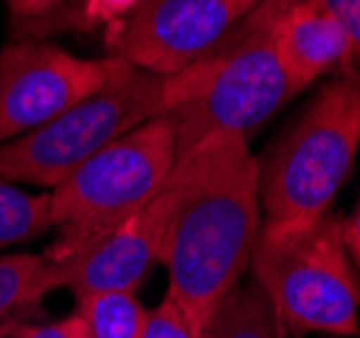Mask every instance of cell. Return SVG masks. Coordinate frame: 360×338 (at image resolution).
Masks as SVG:
<instances>
[{
  "mask_svg": "<svg viewBox=\"0 0 360 338\" xmlns=\"http://www.w3.org/2000/svg\"><path fill=\"white\" fill-rule=\"evenodd\" d=\"M168 181L174 206L160 252L165 295L203 327L244 279L263 228L257 157L247 138L214 133L181 152Z\"/></svg>",
  "mask_w": 360,
  "mask_h": 338,
  "instance_id": "6da1fadb",
  "label": "cell"
},
{
  "mask_svg": "<svg viewBox=\"0 0 360 338\" xmlns=\"http://www.w3.org/2000/svg\"><path fill=\"white\" fill-rule=\"evenodd\" d=\"M290 98L271 36V0H263L206 57L165 76L162 114L176 125L181 155L214 133L250 141Z\"/></svg>",
  "mask_w": 360,
  "mask_h": 338,
  "instance_id": "7a4b0ae2",
  "label": "cell"
},
{
  "mask_svg": "<svg viewBox=\"0 0 360 338\" xmlns=\"http://www.w3.org/2000/svg\"><path fill=\"white\" fill-rule=\"evenodd\" d=\"M358 149L360 68H347L257 160L263 222L298 225L330 214Z\"/></svg>",
  "mask_w": 360,
  "mask_h": 338,
  "instance_id": "3957f363",
  "label": "cell"
},
{
  "mask_svg": "<svg viewBox=\"0 0 360 338\" xmlns=\"http://www.w3.org/2000/svg\"><path fill=\"white\" fill-rule=\"evenodd\" d=\"M250 268L285 333L336 338L360 333V282L336 214L298 225L263 222Z\"/></svg>",
  "mask_w": 360,
  "mask_h": 338,
  "instance_id": "277c9868",
  "label": "cell"
},
{
  "mask_svg": "<svg viewBox=\"0 0 360 338\" xmlns=\"http://www.w3.org/2000/svg\"><path fill=\"white\" fill-rule=\"evenodd\" d=\"M176 157V125L160 114L82 162L49 190V222L57 230L49 254L63 257L141 212L162 193Z\"/></svg>",
  "mask_w": 360,
  "mask_h": 338,
  "instance_id": "5b68a950",
  "label": "cell"
},
{
  "mask_svg": "<svg viewBox=\"0 0 360 338\" xmlns=\"http://www.w3.org/2000/svg\"><path fill=\"white\" fill-rule=\"evenodd\" d=\"M165 76L117 60L106 84L52 122L0 146V176L54 190L103 146L162 114Z\"/></svg>",
  "mask_w": 360,
  "mask_h": 338,
  "instance_id": "8992f818",
  "label": "cell"
},
{
  "mask_svg": "<svg viewBox=\"0 0 360 338\" xmlns=\"http://www.w3.org/2000/svg\"><path fill=\"white\" fill-rule=\"evenodd\" d=\"M263 0H141L106 30L108 57L158 76L190 68Z\"/></svg>",
  "mask_w": 360,
  "mask_h": 338,
  "instance_id": "52a82bcc",
  "label": "cell"
},
{
  "mask_svg": "<svg viewBox=\"0 0 360 338\" xmlns=\"http://www.w3.org/2000/svg\"><path fill=\"white\" fill-rule=\"evenodd\" d=\"M117 57L84 60L49 41L17 38L0 49V146L33 133L106 84Z\"/></svg>",
  "mask_w": 360,
  "mask_h": 338,
  "instance_id": "ba28073f",
  "label": "cell"
},
{
  "mask_svg": "<svg viewBox=\"0 0 360 338\" xmlns=\"http://www.w3.org/2000/svg\"><path fill=\"white\" fill-rule=\"evenodd\" d=\"M171 206L174 187L165 181L160 195L141 212L130 214L90 244L54 257L60 266V290L73 292V298L95 292H136L149 271L160 263Z\"/></svg>",
  "mask_w": 360,
  "mask_h": 338,
  "instance_id": "9c48e42d",
  "label": "cell"
},
{
  "mask_svg": "<svg viewBox=\"0 0 360 338\" xmlns=\"http://www.w3.org/2000/svg\"><path fill=\"white\" fill-rule=\"evenodd\" d=\"M271 36L292 95L323 76L355 68L342 25L311 0H271Z\"/></svg>",
  "mask_w": 360,
  "mask_h": 338,
  "instance_id": "30bf717a",
  "label": "cell"
},
{
  "mask_svg": "<svg viewBox=\"0 0 360 338\" xmlns=\"http://www.w3.org/2000/svg\"><path fill=\"white\" fill-rule=\"evenodd\" d=\"M54 290H60V266L52 254H0V338L33 322Z\"/></svg>",
  "mask_w": 360,
  "mask_h": 338,
  "instance_id": "8fae6325",
  "label": "cell"
},
{
  "mask_svg": "<svg viewBox=\"0 0 360 338\" xmlns=\"http://www.w3.org/2000/svg\"><path fill=\"white\" fill-rule=\"evenodd\" d=\"M285 327L276 317V308L266 290L250 279L222 298L214 314L203 325V338H282Z\"/></svg>",
  "mask_w": 360,
  "mask_h": 338,
  "instance_id": "7c38bea8",
  "label": "cell"
},
{
  "mask_svg": "<svg viewBox=\"0 0 360 338\" xmlns=\"http://www.w3.org/2000/svg\"><path fill=\"white\" fill-rule=\"evenodd\" d=\"M73 314L84 338H139L146 308L136 292H95L76 298Z\"/></svg>",
  "mask_w": 360,
  "mask_h": 338,
  "instance_id": "4fadbf2b",
  "label": "cell"
},
{
  "mask_svg": "<svg viewBox=\"0 0 360 338\" xmlns=\"http://www.w3.org/2000/svg\"><path fill=\"white\" fill-rule=\"evenodd\" d=\"M52 230L49 193H30L0 176V254Z\"/></svg>",
  "mask_w": 360,
  "mask_h": 338,
  "instance_id": "5bb4252c",
  "label": "cell"
},
{
  "mask_svg": "<svg viewBox=\"0 0 360 338\" xmlns=\"http://www.w3.org/2000/svg\"><path fill=\"white\" fill-rule=\"evenodd\" d=\"M141 0H73L63 11L52 14L49 19L33 25L22 38L44 41L60 30H95V27H114L139 6Z\"/></svg>",
  "mask_w": 360,
  "mask_h": 338,
  "instance_id": "9a60e30c",
  "label": "cell"
},
{
  "mask_svg": "<svg viewBox=\"0 0 360 338\" xmlns=\"http://www.w3.org/2000/svg\"><path fill=\"white\" fill-rule=\"evenodd\" d=\"M139 338H203V327L174 298L162 295L158 306L146 308Z\"/></svg>",
  "mask_w": 360,
  "mask_h": 338,
  "instance_id": "2e32d148",
  "label": "cell"
},
{
  "mask_svg": "<svg viewBox=\"0 0 360 338\" xmlns=\"http://www.w3.org/2000/svg\"><path fill=\"white\" fill-rule=\"evenodd\" d=\"M68 3H73V0H6L8 17H11V25H14L17 38L25 36L33 25L49 19L52 14H57V11H63Z\"/></svg>",
  "mask_w": 360,
  "mask_h": 338,
  "instance_id": "e0dca14e",
  "label": "cell"
},
{
  "mask_svg": "<svg viewBox=\"0 0 360 338\" xmlns=\"http://www.w3.org/2000/svg\"><path fill=\"white\" fill-rule=\"evenodd\" d=\"M328 17H333L352 44V65L360 68V0H311Z\"/></svg>",
  "mask_w": 360,
  "mask_h": 338,
  "instance_id": "ac0fdd59",
  "label": "cell"
},
{
  "mask_svg": "<svg viewBox=\"0 0 360 338\" xmlns=\"http://www.w3.org/2000/svg\"><path fill=\"white\" fill-rule=\"evenodd\" d=\"M11 338H84L76 314H68L63 320L49 322H25L22 327L14 330Z\"/></svg>",
  "mask_w": 360,
  "mask_h": 338,
  "instance_id": "d6986e66",
  "label": "cell"
},
{
  "mask_svg": "<svg viewBox=\"0 0 360 338\" xmlns=\"http://www.w3.org/2000/svg\"><path fill=\"white\" fill-rule=\"evenodd\" d=\"M342 235H344V247L347 254L352 260V266L360 271V197L355 203V212L349 214L347 219H342Z\"/></svg>",
  "mask_w": 360,
  "mask_h": 338,
  "instance_id": "ffe728a7",
  "label": "cell"
}]
</instances>
